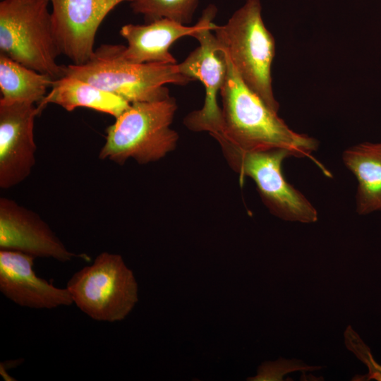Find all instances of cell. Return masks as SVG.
<instances>
[{
	"label": "cell",
	"mask_w": 381,
	"mask_h": 381,
	"mask_svg": "<svg viewBox=\"0 0 381 381\" xmlns=\"http://www.w3.org/2000/svg\"><path fill=\"white\" fill-rule=\"evenodd\" d=\"M225 55L227 70L219 92L221 126L219 131L210 135L245 150H288L296 157L310 159L325 175L331 177L330 172L312 156L318 147L317 140L291 130L243 83Z\"/></svg>",
	"instance_id": "obj_1"
},
{
	"label": "cell",
	"mask_w": 381,
	"mask_h": 381,
	"mask_svg": "<svg viewBox=\"0 0 381 381\" xmlns=\"http://www.w3.org/2000/svg\"><path fill=\"white\" fill-rule=\"evenodd\" d=\"M123 45L102 44L82 65H64V75L83 80L129 103L152 102L169 97L167 84L186 85L194 81L176 64H134L121 56Z\"/></svg>",
	"instance_id": "obj_2"
},
{
	"label": "cell",
	"mask_w": 381,
	"mask_h": 381,
	"mask_svg": "<svg viewBox=\"0 0 381 381\" xmlns=\"http://www.w3.org/2000/svg\"><path fill=\"white\" fill-rule=\"evenodd\" d=\"M219 49L228 56L243 83L273 111L279 104L272 90L275 40L262 17L260 0H247L228 21L213 30Z\"/></svg>",
	"instance_id": "obj_3"
},
{
	"label": "cell",
	"mask_w": 381,
	"mask_h": 381,
	"mask_svg": "<svg viewBox=\"0 0 381 381\" xmlns=\"http://www.w3.org/2000/svg\"><path fill=\"white\" fill-rule=\"evenodd\" d=\"M177 108L171 96L131 104L107 127L99 158L121 165L130 158L143 164L163 158L176 148L179 140V134L170 127Z\"/></svg>",
	"instance_id": "obj_4"
},
{
	"label": "cell",
	"mask_w": 381,
	"mask_h": 381,
	"mask_svg": "<svg viewBox=\"0 0 381 381\" xmlns=\"http://www.w3.org/2000/svg\"><path fill=\"white\" fill-rule=\"evenodd\" d=\"M49 0H1L0 55L54 80L64 75L52 25Z\"/></svg>",
	"instance_id": "obj_5"
},
{
	"label": "cell",
	"mask_w": 381,
	"mask_h": 381,
	"mask_svg": "<svg viewBox=\"0 0 381 381\" xmlns=\"http://www.w3.org/2000/svg\"><path fill=\"white\" fill-rule=\"evenodd\" d=\"M231 169L240 176L255 182L260 198L271 214L281 219L302 223L318 220V212L310 202L287 182L282 172L284 160L294 155L282 148L245 150L217 138Z\"/></svg>",
	"instance_id": "obj_6"
},
{
	"label": "cell",
	"mask_w": 381,
	"mask_h": 381,
	"mask_svg": "<svg viewBox=\"0 0 381 381\" xmlns=\"http://www.w3.org/2000/svg\"><path fill=\"white\" fill-rule=\"evenodd\" d=\"M66 288L78 308L97 321H121L138 301L132 270L120 255L108 252L74 273Z\"/></svg>",
	"instance_id": "obj_7"
},
{
	"label": "cell",
	"mask_w": 381,
	"mask_h": 381,
	"mask_svg": "<svg viewBox=\"0 0 381 381\" xmlns=\"http://www.w3.org/2000/svg\"><path fill=\"white\" fill-rule=\"evenodd\" d=\"M214 27L205 28L193 35L199 46L180 64L179 71L183 75L200 80L205 90V102L200 109L189 113L183 124L190 131H207L209 134L219 131L221 126V107L217 95L224 84L227 61L224 52L219 49Z\"/></svg>",
	"instance_id": "obj_8"
},
{
	"label": "cell",
	"mask_w": 381,
	"mask_h": 381,
	"mask_svg": "<svg viewBox=\"0 0 381 381\" xmlns=\"http://www.w3.org/2000/svg\"><path fill=\"white\" fill-rule=\"evenodd\" d=\"M55 39L61 54L82 65L93 54L97 31L117 5L135 0H49Z\"/></svg>",
	"instance_id": "obj_9"
},
{
	"label": "cell",
	"mask_w": 381,
	"mask_h": 381,
	"mask_svg": "<svg viewBox=\"0 0 381 381\" xmlns=\"http://www.w3.org/2000/svg\"><path fill=\"white\" fill-rule=\"evenodd\" d=\"M35 104L0 100V187L10 188L24 181L35 163Z\"/></svg>",
	"instance_id": "obj_10"
},
{
	"label": "cell",
	"mask_w": 381,
	"mask_h": 381,
	"mask_svg": "<svg viewBox=\"0 0 381 381\" xmlns=\"http://www.w3.org/2000/svg\"><path fill=\"white\" fill-rule=\"evenodd\" d=\"M0 248L65 262L75 257L40 216L9 198H0Z\"/></svg>",
	"instance_id": "obj_11"
},
{
	"label": "cell",
	"mask_w": 381,
	"mask_h": 381,
	"mask_svg": "<svg viewBox=\"0 0 381 381\" xmlns=\"http://www.w3.org/2000/svg\"><path fill=\"white\" fill-rule=\"evenodd\" d=\"M217 7L210 4L194 25H186L168 18H161L144 25L126 24L120 30V35L127 41L123 46L122 57L134 64L159 63L176 64V60L169 52L171 46L179 39L191 36L210 27H214L213 20Z\"/></svg>",
	"instance_id": "obj_12"
},
{
	"label": "cell",
	"mask_w": 381,
	"mask_h": 381,
	"mask_svg": "<svg viewBox=\"0 0 381 381\" xmlns=\"http://www.w3.org/2000/svg\"><path fill=\"white\" fill-rule=\"evenodd\" d=\"M35 257L16 250H0V291L16 304L52 309L73 303L67 289L40 278L33 270Z\"/></svg>",
	"instance_id": "obj_13"
},
{
	"label": "cell",
	"mask_w": 381,
	"mask_h": 381,
	"mask_svg": "<svg viewBox=\"0 0 381 381\" xmlns=\"http://www.w3.org/2000/svg\"><path fill=\"white\" fill-rule=\"evenodd\" d=\"M48 104L59 105L68 111L77 107H87L115 118L131 105V103L114 94L69 75H64L54 80L51 90L37 104L40 113Z\"/></svg>",
	"instance_id": "obj_14"
},
{
	"label": "cell",
	"mask_w": 381,
	"mask_h": 381,
	"mask_svg": "<svg viewBox=\"0 0 381 381\" xmlns=\"http://www.w3.org/2000/svg\"><path fill=\"white\" fill-rule=\"evenodd\" d=\"M346 168L358 181L356 212L361 215L381 210V143H362L342 155Z\"/></svg>",
	"instance_id": "obj_15"
},
{
	"label": "cell",
	"mask_w": 381,
	"mask_h": 381,
	"mask_svg": "<svg viewBox=\"0 0 381 381\" xmlns=\"http://www.w3.org/2000/svg\"><path fill=\"white\" fill-rule=\"evenodd\" d=\"M54 79L0 55V90L4 102H25L39 104L52 87Z\"/></svg>",
	"instance_id": "obj_16"
},
{
	"label": "cell",
	"mask_w": 381,
	"mask_h": 381,
	"mask_svg": "<svg viewBox=\"0 0 381 381\" xmlns=\"http://www.w3.org/2000/svg\"><path fill=\"white\" fill-rule=\"evenodd\" d=\"M200 0H135L131 2L134 13L143 16L145 23L168 18L183 25L192 22Z\"/></svg>",
	"instance_id": "obj_17"
},
{
	"label": "cell",
	"mask_w": 381,
	"mask_h": 381,
	"mask_svg": "<svg viewBox=\"0 0 381 381\" xmlns=\"http://www.w3.org/2000/svg\"><path fill=\"white\" fill-rule=\"evenodd\" d=\"M325 366L308 365L302 360L297 358L286 359L279 357L275 361H265L258 368L255 376L248 377L250 381H283V377L287 373L301 371H315Z\"/></svg>",
	"instance_id": "obj_18"
},
{
	"label": "cell",
	"mask_w": 381,
	"mask_h": 381,
	"mask_svg": "<svg viewBox=\"0 0 381 381\" xmlns=\"http://www.w3.org/2000/svg\"><path fill=\"white\" fill-rule=\"evenodd\" d=\"M344 337L346 347L369 368L368 375H357L352 380H368L370 379L381 380V366L374 361L369 348L363 343L351 326L349 325L346 327Z\"/></svg>",
	"instance_id": "obj_19"
}]
</instances>
